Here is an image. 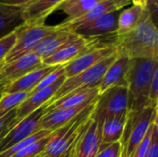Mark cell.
<instances>
[{"label":"cell","instance_id":"1","mask_svg":"<svg viewBox=\"0 0 158 157\" xmlns=\"http://www.w3.org/2000/svg\"><path fill=\"white\" fill-rule=\"evenodd\" d=\"M116 49L118 53L129 58H145L158 60V31L155 19L147 8L136 27L130 32L117 36Z\"/></svg>","mask_w":158,"mask_h":157},{"label":"cell","instance_id":"2","mask_svg":"<svg viewBox=\"0 0 158 157\" xmlns=\"http://www.w3.org/2000/svg\"><path fill=\"white\" fill-rule=\"evenodd\" d=\"M158 60L130 58L126 73L128 88L127 112H138L149 104V88Z\"/></svg>","mask_w":158,"mask_h":157},{"label":"cell","instance_id":"3","mask_svg":"<svg viewBox=\"0 0 158 157\" xmlns=\"http://www.w3.org/2000/svg\"><path fill=\"white\" fill-rule=\"evenodd\" d=\"M97 98L90 103L69 123L51 132L48 143L39 157H63L69 153L74 143L85 131Z\"/></svg>","mask_w":158,"mask_h":157},{"label":"cell","instance_id":"4","mask_svg":"<svg viewBox=\"0 0 158 157\" xmlns=\"http://www.w3.org/2000/svg\"><path fill=\"white\" fill-rule=\"evenodd\" d=\"M157 119V107L148 105L138 112H127L119 157H131L143 140L152 123Z\"/></svg>","mask_w":158,"mask_h":157},{"label":"cell","instance_id":"5","mask_svg":"<svg viewBox=\"0 0 158 157\" xmlns=\"http://www.w3.org/2000/svg\"><path fill=\"white\" fill-rule=\"evenodd\" d=\"M56 28L57 25L50 26L41 22H22L15 28L16 42L6 56L3 63L11 62L26 54L33 52L38 43Z\"/></svg>","mask_w":158,"mask_h":157},{"label":"cell","instance_id":"6","mask_svg":"<svg viewBox=\"0 0 158 157\" xmlns=\"http://www.w3.org/2000/svg\"><path fill=\"white\" fill-rule=\"evenodd\" d=\"M118 56V52L116 50L115 53H113L111 56L106 57L99 63L95 64L94 66L85 69L84 71L70 77L66 78V80L63 81L59 89L56 91V93L54 94L52 99L44 106L49 105L53 102L62 98L63 96L69 94V93L76 91V90H81L85 88L94 87L98 86V83L100 80L102 79L103 75L108 68V67L115 61V59Z\"/></svg>","mask_w":158,"mask_h":157},{"label":"cell","instance_id":"7","mask_svg":"<svg viewBox=\"0 0 158 157\" xmlns=\"http://www.w3.org/2000/svg\"><path fill=\"white\" fill-rule=\"evenodd\" d=\"M127 106L128 88L125 86L112 87L98 95L92 118L101 128L106 118L125 114Z\"/></svg>","mask_w":158,"mask_h":157},{"label":"cell","instance_id":"8","mask_svg":"<svg viewBox=\"0 0 158 157\" xmlns=\"http://www.w3.org/2000/svg\"><path fill=\"white\" fill-rule=\"evenodd\" d=\"M44 66L43 59L34 52L26 54L0 67V93L3 88L16 81L31 71Z\"/></svg>","mask_w":158,"mask_h":157},{"label":"cell","instance_id":"9","mask_svg":"<svg viewBox=\"0 0 158 157\" xmlns=\"http://www.w3.org/2000/svg\"><path fill=\"white\" fill-rule=\"evenodd\" d=\"M44 114V108L42 106L23 119L19 120L8 131V133L0 140V153L39 131L40 120Z\"/></svg>","mask_w":158,"mask_h":157},{"label":"cell","instance_id":"10","mask_svg":"<svg viewBox=\"0 0 158 157\" xmlns=\"http://www.w3.org/2000/svg\"><path fill=\"white\" fill-rule=\"evenodd\" d=\"M102 38L103 36L87 38L79 35L76 39L68 43L51 56L44 58L43 64L45 66H64L80 55L83 54L91 47L97 44Z\"/></svg>","mask_w":158,"mask_h":157},{"label":"cell","instance_id":"11","mask_svg":"<svg viewBox=\"0 0 158 157\" xmlns=\"http://www.w3.org/2000/svg\"><path fill=\"white\" fill-rule=\"evenodd\" d=\"M79 35L74 31L72 25L69 22L63 21L57 24V28L45 38H44L33 52L42 59L51 56L68 43L76 39Z\"/></svg>","mask_w":158,"mask_h":157},{"label":"cell","instance_id":"12","mask_svg":"<svg viewBox=\"0 0 158 157\" xmlns=\"http://www.w3.org/2000/svg\"><path fill=\"white\" fill-rule=\"evenodd\" d=\"M101 145V128L92 118L70 150V157H95Z\"/></svg>","mask_w":158,"mask_h":157},{"label":"cell","instance_id":"13","mask_svg":"<svg viewBox=\"0 0 158 157\" xmlns=\"http://www.w3.org/2000/svg\"><path fill=\"white\" fill-rule=\"evenodd\" d=\"M66 80V76L61 77L58 81H56L52 85L45 87L42 90H39L35 93H30L25 101H23L17 108H16V118L18 121L23 119L38 108L45 105L59 89L63 81Z\"/></svg>","mask_w":158,"mask_h":157},{"label":"cell","instance_id":"14","mask_svg":"<svg viewBox=\"0 0 158 157\" xmlns=\"http://www.w3.org/2000/svg\"><path fill=\"white\" fill-rule=\"evenodd\" d=\"M118 11L110 12L89 23L74 27L76 33L82 37L93 38L116 33L118 28Z\"/></svg>","mask_w":158,"mask_h":157},{"label":"cell","instance_id":"15","mask_svg":"<svg viewBox=\"0 0 158 157\" xmlns=\"http://www.w3.org/2000/svg\"><path fill=\"white\" fill-rule=\"evenodd\" d=\"M130 58L120 53H118V56L115 61L108 67L102 79L98 83V92L99 94L103 93L106 90L117 87V86H125L127 87L126 73L128 69Z\"/></svg>","mask_w":158,"mask_h":157},{"label":"cell","instance_id":"16","mask_svg":"<svg viewBox=\"0 0 158 157\" xmlns=\"http://www.w3.org/2000/svg\"><path fill=\"white\" fill-rule=\"evenodd\" d=\"M61 66V65H59ZM58 66H42L39 68H36L30 73L26 74L25 76L21 77L20 79L17 80L16 81L10 83L9 85L6 86L2 89L0 94H10L15 93H30L32 91L38 83L48 74L54 71Z\"/></svg>","mask_w":158,"mask_h":157},{"label":"cell","instance_id":"17","mask_svg":"<svg viewBox=\"0 0 158 157\" xmlns=\"http://www.w3.org/2000/svg\"><path fill=\"white\" fill-rule=\"evenodd\" d=\"M94 100L86 104H83L81 105L76 106V107L52 110V111L45 113L40 120V124H39L40 130H48L51 132L55 131L56 130L69 123L76 116H78Z\"/></svg>","mask_w":158,"mask_h":157},{"label":"cell","instance_id":"18","mask_svg":"<svg viewBox=\"0 0 158 157\" xmlns=\"http://www.w3.org/2000/svg\"><path fill=\"white\" fill-rule=\"evenodd\" d=\"M98 95H99L98 86L85 88L81 90H76L63 96L62 98L53 102L49 105L44 106V113H47L52 110L76 107L97 98Z\"/></svg>","mask_w":158,"mask_h":157},{"label":"cell","instance_id":"19","mask_svg":"<svg viewBox=\"0 0 158 157\" xmlns=\"http://www.w3.org/2000/svg\"><path fill=\"white\" fill-rule=\"evenodd\" d=\"M65 0H38L37 2L24 7L21 12L22 22L45 23V19Z\"/></svg>","mask_w":158,"mask_h":157},{"label":"cell","instance_id":"20","mask_svg":"<svg viewBox=\"0 0 158 157\" xmlns=\"http://www.w3.org/2000/svg\"><path fill=\"white\" fill-rule=\"evenodd\" d=\"M147 4H132L131 6L119 13L118 19V28L116 31L117 36L124 35L132 31L138 24L143 12L146 8Z\"/></svg>","mask_w":158,"mask_h":157},{"label":"cell","instance_id":"21","mask_svg":"<svg viewBox=\"0 0 158 157\" xmlns=\"http://www.w3.org/2000/svg\"><path fill=\"white\" fill-rule=\"evenodd\" d=\"M125 114L106 118L101 127V144H108L121 140L126 123Z\"/></svg>","mask_w":158,"mask_h":157},{"label":"cell","instance_id":"22","mask_svg":"<svg viewBox=\"0 0 158 157\" xmlns=\"http://www.w3.org/2000/svg\"><path fill=\"white\" fill-rule=\"evenodd\" d=\"M103 0H65L58 7L66 15V22L71 23L81 18Z\"/></svg>","mask_w":158,"mask_h":157},{"label":"cell","instance_id":"23","mask_svg":"<svg viewBox=\"0 0 158 157\" xmlns=\"http://www.w3.org/2000/svg\"><path fill=\"white\" fill-rule=\"evenodd\" d=\"M114 11H118V7L110 0H103L100 3H98L96 6H94L90 11H88L81 18L71 22L70 24L74 28V27H77L80 25L89 23L104 15H106V14H108L110 12H114Z\"/></svg>","mask_w":158,"mask_h":157},{"label":"cell","instance_id":"24","mask_svg":"<svg viewBox=\"0 0 158 157\" xmlns=\"http://www.w3.org/2000/svg\"><path fill=\"white\" fill-rule=\"evenodd\" d=\"M22 8L0 1V34L21 19Z\"/></svg>","mask_w":158,"mask_h":157},{"label":"cell","instance_id":"25","mask_svg":"<svg viewBox=\"0 0 158 157\" xmlns=\"http://www.w3.org/2000/svg\"><path fill=\"white\" fill-rule=\"evenodd\" d=\"M30 93H15L10 94H2L0 98V118L16 109L23 101L27 99Z\"/></svg>","mask_w":158,"mask_h":157},{"label":"cell","instance_id":"26","mask_svg":"<svg viewBox=\"0 0 158 157\" xmlns=\"http://www.w3.org/2000/svg\"><path fill=\"white\" fill-rule=\"evenodd\" d=\"M50 136V135H49ZM49 136L41 139L39 141H36L31 144H29L28 146H26L25 148L21 149L20 151H19L17 154H15L12 157H37L39 156L44 150L45 146L48 143L49 141Z\"/></svg>","mask_w":158,"mask_h":157},{"label":"cell","instance_id":"27","mask_svg":"<svg viewBox=\"0 0 158 157\" xmlns=\"http://www.w3.org/2000/svg\"><path fill=\"white\" fill-rule=\"evenodd\" d=\"M65 76V71H64V66H58L54 71H52L50 74H48L47 76H45L39 83L38 85L30 92V93H35L39 90H42L45 87H48L50 85H52L53 83H55L56 81H58L61 77Z\"/></svg>","mask_w":158,"mask_h":157},{"label":"cell","instance_id":"28","mask_svg":"<svg viewBox=\"0 0 158 157\" xmlns=\"http://www.w3.org/2000/svg\"><path fill=\"white\" fill-rule=\"evenodd\" d=\"M16 118V109L11 110L6 116L0 118V140L8 133V131L18 123Z\"/></svg>","mask_w":158,"mask_h":157},{"label":"cell","instance_id":"29","mask_svg":"<svg viewBox=\"0 0 158 157\" xmlns=\"http://www.w3.org/2000/svg\"><path fill=\"white\" fill-rule=\"evenodd\" d=\"M121 152V145L119 142L101 144L95 157H119Z\"/></svg>","mask_w":158,"mask_h":157},{"label":"cell","instance_id":"30","mask_svg":"<svg viewBox=\"0 0 158 157\" xmlns=\"http://www.w3.org/2000/svg\"><path fill=\"white\" fill-rule=\"evenodd\" d=\"M148 100L149 104L152 106L157 107L158 101V66L155 68L152 81L150 83V88H149V95H148Z\"/></svg>","mask_w":158,"mask_h":157},{"label":"cell","instance_id":"31","mask_svg":"<svg viewBox=\"0 0 158 157\" xmlns=\"http://www.w3.org/2000/svg\"><path fill=\"white\" fill-rule=\"evenodd\" d=\"M144 157H158V125L157 121L155 122L151 141Z\"/></svg>","mask_w":158,"mask_h":157},{"label":"cell","instance_id":"32","mask_svg":"<svg viewBox=\"0 0 158 157\" xmlns=\"http://www.w3.org/2000/svg\"><path fill=\"white\" fill-rule=\"evenodd\" d=\"M117 7L118 10H120L122 7L126 6L127 5L132 3V4H137V3H140V4H147V1L148 0H110Z\"/></svg>","mask_w":158,"mask_h":157},{"label":"cell","instance_id":"33","mask_svg":"<svg viewBox=\"0 0 158 157\" xmlns=\"http://www.w3.org/2000/svg\"><path fill=\"white\" fill-rule=\"evenodd\" d=\"M4 3L9 4V5H13L19 7H21L22 9L35 2H37L38 0H0Z\"/></svg>","mask_w":158,"mask_h":157},{"label":"cell","instance_id":"34","mask_svg":"<svg viewBox=\"0 0 158 157\" xmlns=\"http://www.w3.org/2000/svg\"><path fill=\"white\" fill-rule=\"evenodd\" d=\"M70 150H71V149H70ZM70 150L69 151V153H68V154H66V155H65L63 157H70Z\"/></svg>","mask_w":158,"mask_h":157},{"label":"cell","instance_id":"35","mask_svg":"<svg viewBox=\"0 0 158 157\" xmlns=\"http://www.w3.org/2000/svg\"><path fill=\"white\" fill-rule=\"evenodd\" d=\"M2 63H3V62H2ZM2 63H1V64H0V67H1V65H2Z\"/></svg>","mask_w":158,"mask_h":157},{"label":"cell","instance_id":"36","mask_svg":"<svg viewBox=\"0 0 158 157\" xmlns=\"http://www.w3.org/2000/svg\"><path fill=\"white\" fill-rule=\"evenodd\" d=\"M37 157H39V156H37Z\"/></svg>","mask_w":158,"mask_h":157}]
</instances>
